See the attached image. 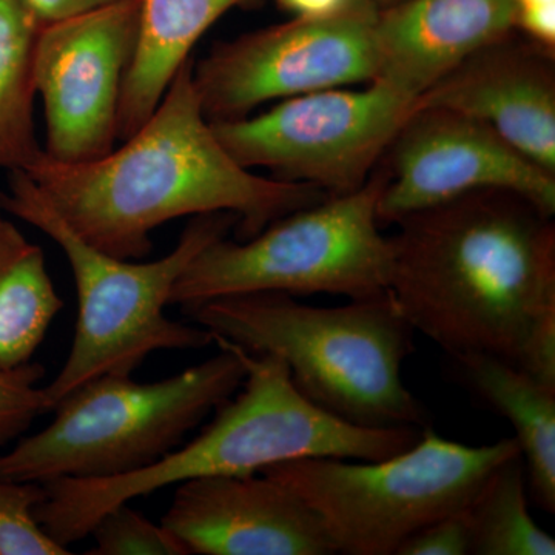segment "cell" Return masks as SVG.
<instances>
[{
  "label": "cell",
  "instance_id": "1",
  "mask_svg": "<svg viewBox=\"0 0 555 555\" xmlns=\"http://www.w3.org/2000/svg\"><path fill=\"white\" fill-rule=\"evenodd\" d=\"M387 291L449 358L483 353L555 385V224L480 190L397 221Z\"/></svg>",
  "mask_w": 555,
  "mask_h": 555
},
{
  "label": "cell",
  "instance_id": "2",
  "mask_svg": "<svg viewBox=\"0 0 555 555\" xmlns=\"http://www.w3.org/2000/svg\"><path fill=\"white\" fill-rule=\"evenodd\" d=\"M25 173L91 246L120 259L152 250L153 230L171 219L235 215L236 240L328 195L312 185L258 177L241 167L211 129L193 82L179 68L147 122L101 158L60 163L43 153Z\"/></svg>",
  "mask_w": 555,
  "mask_h": 555
},
{
  "label": "cell",
  "instance_id": "3",
  "mask_svg": "<svg viewBox=\"0 0 555 555\" xmlns=\"http://www.w3.org/2000/svg\"><path fill=\"white\" fill-rule=\"evenodd\" d=\"M233 346L246 367L243 390L217 409L214 422L195 440L124 476L65 477L42 483L47 496L35 514L51 539L68 547L89 537L113 507L171 485L251 476L297 459H389L415 444L422 434L415 427L352 425L302 396L280 357Z\"/></svg>",
  "mask_w": 555,
  "mask_h": 555
},
{
  "label": "cell",
  "instance_id": "4",
  "mask_svg": "<svg viewBox=\"0 0 555 555\" xmlns=\"http://www.w3.org/2000/svg\"><path fill=\"white\" fill-rule=\"evenodd\" d=\"M184 312L214 338L280 357L302 396L352 425L426 427L425 408L401 375L414 328L389 291L338 308L258 292L208 299Z\"/></svg>",
  "mask_w": 555,
  "mask_h": 555
},
{
  "label": "cell",
  "instance_id": "5",
  "mask_svg": "<svg viewBox=\"0 0 555 555\" xmlns=\"http://www.w3.org/2000/svg\"><path fill=\"white\" fill-rule=\"evenodd\" d=\"M0 208L53 240L75 278V337L60 374L43 387L49 411L89 379L131 375L150 353L201 349L214 343L210 332L198 324L189 326L167 318L166 308L179 276L201 248L236 228L235 215L218 211L193 217L169 255L133 262L105 254L78 235L25 171H11L9 192L0 193Z\"/></svg>",
  "mask_w": 555,
  "mask_h": 555
},
{
  "label": "cell",
  "instance_id": "6",
  "mask_svg": "<svg viewBox=\"0 0 555 555\" xmlns=\"http://www.w3.org/2000/svg\"><path fill=\"white\" fill-rule=\"evenodd\" d=\"M214 343L218 356L160 382L105 374L83 383L53 408L46 429L0 455V480L119 477L170 454L246 378L236 347Z\"/></svg>",
  "mask_w": 555,
  "mask_h": 555
},
{
  "label": "cell",
  "instance_id": "7",
  "mask_svg": "<svg viewBox=\"0 0 555 555\" xmlns=\"http://www.w3.org/2000/svg\"><path fill=\"white\" fill-rule=\"evenodd\" d=\"M516 438L467 447L429 427L406 451L383 460L297 459L266 467L315 514L335 554L396 555L423 526L463 509Z\"/></svg>",
  "mask_w": 555,
  "mask_h": 555
},
{
  "label": "cell",
  "instance_id": "8",
  "mask_svg": "<svg viewBox=\"0 0 555 555\" xmlns=\"http://www.w3.org/2000/svg\"><path fill=\"white\" fill-rule=\"evenodd\" d=\"M379 190L382 178L375 170L356 192L292 211L254 238L217 236L179 276L170 305L189 308L258 292L347 299L385 295L390 248L377 217Z\"/></svg>",
  "mask_w": 555,
  "mask_h": 555
},
{
  "label": "cell",
  "instance_id": "9",
  "mask_svg": "<svg viewBox=\"0 0 555 555\" xmlns=\"http://www.w3.org/2000/svg\"><path fill=\"white\" fill-rule=\"evenodd\" d=\"M416 101L374 80L361 90L327 89L283 100L258 116L210 122L244 169L299 182L328 196L363 188Z\"/></svg>",
  "mask_w": 555,
  "mask_h": 555
},
{
  "label": "cell",
  "instance_id": "10",
  "mask_svg": "<svg viewBox=\"0 0 555 555\" xmlns=\"http://www.w3.org/2000/svg\"><path fill=\"white\" fill-rule=\"evenodd\" d=\"M377 13L356 0L335 16L294 17L218 43L193 64L204 116L208 122L241 119L266 102L371 83L378 72Z\"/></svg>",
  "mask_w": 555,
  "mask_h": 555
},
{
  "label": "cell",
  "instance_id": "11",
  "mask_svg": "<svg viewBox=\"0 0 555 555\" xmlns=\"http://www.w3.org/2000/svg\"><path fill=\"white\" fill-rule=\"evenodd\" d=\"M377 171L379 225L480 190L518 193L555 215V173L481 120L452 109L415 107Z\"/></svg>",
  "mask_w": 555,
  "mask_h": 555
},
{
  "label": "cell",
  "instance_id": "12",
  "mask_svg": "<svg viewBox=\"0 0 555 555\" xmlns=\"http://www.w3.org/2000/svg\"><path fill=\"white\" fill-rule=\"evenodd\" d=\"M139 16L141 0H124L40 28L35 83L46 107L43 153L50 159L87 163L115 149Z\"/></svg>",
  "mask_w": 555,
  "mask_h": 555
},
{
  "label": "cell",
  "instance_id": "13",
  "mask_svg": "<svg viewBox=\"0 0 555 555\" xmlns=\"http://www.w3.org/2000/svg\"><path fill=\"white\" fill-rule=\"evenodd\" d=\"M177 485L160 525L189 555H332L323 526L286 486L259 473Z\"/></svg>",
  "mask_w": 555,
  "mask_h": 555
},
{
  "label": "cell",
  "instance_id": "14",
  "mask_svg": "<svg viewBox=\"0 0 555 555\" xmlns=\"http://www.w3.org/2000/svg\"><path fill=\"white\" fill-rule=\"evenodd\" d=\"M516 33L456 65L415 107L452 109L481 120L555 173V50Z\"/></svg>",
  "mask_w": 555,
  "mask_h": 555
},
{
  "label": "cell",
  "instance_id": "15",
  "mask_svg": "<svg viewBox=\"0 0 555 555\" xmlns=\"http://www.w3.org/2000/svg\"><path fill=\"white\" fill-rule=\"evenodd\" d=\"M513 33L516 0H403L378 10L374 80L418 102L456 65Z\"/></svg>",
  "mask_w": 555,
  "mask_h": 555
},
{
  "label": "cell",
  "instance_id": "16",
  "mask_svg": "<svg viewBox=\"0 0 555 555\" xmlns=\"http://www.w3.org/2000/svg\"><path fill=\"white\" fill-rule=\"evenodd\" d=\"M255 2L258 0H141L137 50L120 94V141L147 122L204 33L229 10Z\"/></svg>",
  "mask_w": 555,
  "mask_h": 555
},
{
  "label": "cell",
  "instance_id": "17",
  "mask_svg": "<svg viewBox=\"0 0 555 555\" xmlns=\"http://www.w3.org/2000/svg\"><path fill=\"white\" fill-rule=\"evenodd\" d=\"M452 372L486 408L511 423L524 459L532 500L555 513V385L500 358H451Z\"/></svg>",
  "mask_w": 555,
  "mask_h": 555
},
{
  "label": "cell",
  "instance_id": "18",
  "mask_svg": "<svg viewBox=\"0 0 555 555\" xmlns=\"http://www.w3.org/2000/svg\"><path fill=\"white\" fill-rule=\"evenodd\" d=\"M62 308L42 248L0 219V371L31 363Z\"/></svg>",
  "mask_w": 555,
  "mask_h": 555
},
{
  "label": "cell",
  "instance_id": "19",
  "mask_svg": "<svg viewBox=\"0 0 555 555\" xmlns=\"http://www.w3.org/2000/svg\"><path fill=\"white\" fill-rule=\"evenodd\" d=\"M39 31L22 0H0V169L27 170L43 155L33 118Z\"/></svg>",
  "mask_w": 555,
  "mask_h": 555
},
{
  "label": "cell",
  "instance_id": "20",
  "mask_svg": "<svg viewBox=\"0 0 555 555\" xmlns=\"http://www.w3.org/2000/svg\"><path fill=\"white\" fill-rule=\"evenodd\" d=\"M521 452L503 460L477 489L466 513L470 554L554 555L555 540L529 514Z\"/></svg>",
  "mask_w": 555,
  "mask_h": 555
},
{
  "label": "cell",
  "instance_id": "21",
  "mask_svg": "<svg viewBox=\"0 0 555 555\" xmlns=\"http://www.w3.org/2000/svg\"><path fill=\"white\" fill-rule=\"evenodd\" d=\"M46 496L42 483L0 480V555L69 554L36 518V507Z\"/></svg>",
  "mask_w": 555,
  "mask_h": 555
},
{
  "label": "cell",
  "instance_id": "22",
  "mask_svg": "<svg viewBox=\"0 0 555 555\" xmlns=\"http://www.w3.org/2000/svg\"><path fill=\"white\" fill-rule=\"evenodd\" d=\"M89 535L94 537L91 555H189L177 537L163 525L150 521L129 503L105 513Z\"/></svg>",
  "mask_w": 555,
  "mask_h": 555
},
{
  "label": "cell",
  "instance_id": "23",
  "mask_svg": "<svg viewBox=\"0 0 555 555\" xmlns=\"http://www.w3.org/2000/svg\"><path fill=\"white\" fill-rule=\"evenodd\" d=\"M42 375V366L33 363L17 371H0V449L49 412L43 387L36 386Z\"/></svg>",
  "mask_w": 555,
  "mask_h": 555
},
{
  "label": "cell",
  "instance_id": "24",
  "mask_svg": "<svg viewBox=\"0 0 555 555\" xmlns=\"http://www.w3.org/2000/svg\"><path fill=\"white\" fill-rule=\"evenodd\" d=\"M470 554V529L466 506L437 518L409 535L396 555Z\"/></svg>",
  "mask_w": 555,
  "mask_h": 555
},
{
  "label": "cell",
  "instance_id": "25",
  "mask_svg": "<svg viewBox=\"0 0 555 555\" xmlns=\"http://www.w3.org/2000/svg\"><path fill=\"white\" fill-rule=\"evenodd\" d=\"M516 31L555 50V0H516Z\"/></svg>",
  "mask_w": 555,
  "mask_h": 555
},
{
  "label": "cell",
  "instance_id": "26",
  "mask_svg": "<svg viewBox=\"0 0 555 555\" xmlns=\"http://www.w3.org/2000/svg\"><path fill=\"white\" fill-rule=\"evenodd\" d=\"M39 27L72 20L90 11L105 9L124 0H22Z\"/></svg>",
  "mask_w": 555,
  "mask_h": 555
},
{
  "label": "cell",
  "instance_id": "27",
  "mask_svg": "<svg viewBox=\"0 0 555 555\" xmlns=\"http://www.w3.org/2000/svg\"><path fill=\"white\" fill-rule=\"evenodd\" d=\"M356 0H276L281 9L305 20H323L349 9Z\"/></svg>",
  "mask_w": 555,
  "mask_h": 555
},
{
  "label": "cell",
  "instance_id": "28",
  "mask_svg": "<svg viewBox=\"0 0 555 555\" xmlns=\"http://www.w3.org/2000/svg\"><path fill=\"white\" fill-rule=\"evenodd\" d=\"M366 2L371 3V5L375 7L377 10H385L396 5L398 2H403V0H366Z\"/></svg>",
  "mask_w": 555,
  "mask_h": 555
},
{
  "label": "cell",
  "instance_id": "29",
  "mask_svg": "<svg viewBox=\"0 0 555 555\" xmlns=\"http://www.w3.org/2000/svg\"><path fill=\"white\" fill-rule=\"evenodd\" d=\"M3 218H5V217H3V210H2V208H0V219H3Z\"/></svg>",
  "mask_w": 555,
  "mask_h": 555
}]
</instances>
